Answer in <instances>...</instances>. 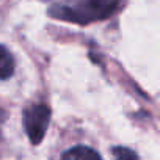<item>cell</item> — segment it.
Returning <instances> with one entry per match:
<instances>
[{
  "instance_id": "obj_2",
  "label": "cell",
  "mask_w": 160,
  "mask_h": 160,
  "mask_svg": "<svg viewBox=\"0 0 160 160\" xmlns=\"http://www.w3.org/2000/svg\"><path fill=\"white\" fill-rule=\"evenodd\" d=\"M49 121H50V108L47 105H42V104L32 105L30 108L24 112L25 132L33 144H38L42 141Z\"/></svg>"
},
{
  "instance_id": "obj_1",
  "label": "cell",
  "mask_w": 160,
  "mask_h": 160,
  "mask_svg": "<svg viewBox=\"0 0 160 160\" xmlns=\"http://www.w3.org/2000/svg\"><path fill=\"white\" fill-rule=\"evenodd\" d=\"M116 7L115 0H87L82 8H53L50 13L64 21H72L77 24H88L93 19H104L113 13Z\"/></svg>"
},
{
  "instance_id": "obj_6",
  "label": "cell",
  "mask_w": 160,
  "mask_h": 160,
  "mask_svg": "<svg viewBox=\"0 0 160 160\" xmlns=\"http://www.w3.org/2000/svg\"><path fill=\"white\" fill-rule=\"evenodd\" d=\"M3 121H5V113H3V110H0V127H2Z\"/></svg>"
},
{
  "instance_id": "obj_5",
  "label": "cell",
  "mask_w": 160,
  "mask_h": 160,
  "mask_svg": "<svg viewBox=\"0 0 160 160\" xmlns=\"http://www.w3.org/2000/svg\"><path fill=\"white\" fill-rule=\"evenodd\" d=\"M113 158L115 160H138V154L129 148H122V146H116L112 151Z\"/></svg>"
},
{
  "instance_id": "obj_4",
  "label": "cell",
  "mask_w": 160,
  "mask_h": 160,
  "mask_svg": "<svg viewBox=\"0 0 160 160\" xmlns=\"http://www.w3.org/2000/svg\"><path fill=\"white\" fill-rule=\"evenodd\" d=\"M14 72V60L7 47L0 46V78H8Z\"/></svg>"
},
{
  "instance_id": "obj_3",
  "label": "cell",
  "mask_w": 160,
  "mask_h": 160,
  "mask_svg": "<svg viewBox=\"0 0 160 160\" xmlns=\"http://www.w3.org/2000/svg\"><path fill=\"white\" fill-rule=\"evenodd\" d=\"M63 160H102V157L91 148L77 146V148L69 149L63 155Z\"/></svg>"
}]
</instances>
